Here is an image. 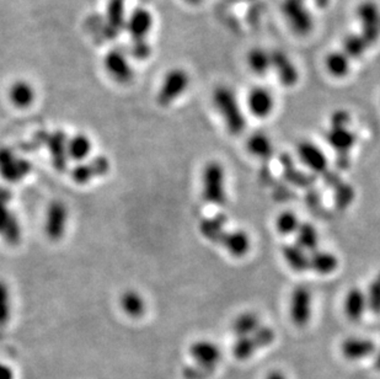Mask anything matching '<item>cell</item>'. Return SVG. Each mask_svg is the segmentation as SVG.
Returning a JSON list of instances; mask_svg holds the SVG:
<instances>
[{
    "label": "cell",
    "mask_w": 380,
    "mask_h": 379,
    "mask_svg": "<svg viewBox=\"0 0 380 379\" xmlns=\"http://www.w3.org/2000/svg\"><path fill=\"white\" fill-rule=\"evenodd\" d=\"M351 114L348 111H334L330 116V124L325 133L326 142L336 151L340 168H347L349 153L356 144V133L349 128Z\"/></svg>",
    "instance_id": "1"
},
{
    "label": "cell",
    "mask_w": 380,
    "mask_h": 379,
    "mask_svg": "<svg viewBox=\"0 0 380 379\" xmlns=\"http://www.w3.org/2000/svg\"><path fill=\"white\" fill-rule=\"evenodd\" d=\"M212 104L223 119L227 131L239 136L246 128V117L237 92L228 85H218L212 92Z\"/></svg>",
    "instance_id": "2"
},
{
    "label": "cell",
    "mask_w": 380,
    "mask_h": 379,
    "mask_svg": "<svg viewBox=\"0 0 380 379\" xmlns=\"http://www.w3.org/2000/svg\"><path fill=\"white\" fill-rule=\"evenodd\" d=\"M225 169L217 160L207 163L201 176L202 196L213 205H223L227 201Z\"/></svg>",
    "instance_id": "3"
},
{
    "label": "cell",
    "mask_w": 380,
    "mask_h": 379,
    "mask_svg": "<svg viewBox=\"0 0 380 379\" xmlns=\"http://www.w3.org/2000/svg\"><path fill=\"white\" fill-rule=\"evenodd\" d=\"M191 85V75L186 69L175 67L166 72L163 77L161 87L158 90L156 101L163 107H169L175 101L185 95Z\"/></svg>",
    "instance_id": "4"
},
{
    "label": "cell",
    "mask_w": 380,
    "mask_h": 379,
    "mask_svg": "<svg viewBox=\"0 0 380 379\" xmlns=\"http://www.w3.org/2000/svg\"><path fill=\"white\" fill-rule=\"evenodd\" d=\"M104 68L109 77L119 84H129L134 78V70L129 53L119 48H112L104 57Z\"/></svg>",
    "instance_id": "5"
},
{
    "label": "cell",
    "mask_w": 380,
    "mask_h": 379,
    "mask_svg": "<svg viewBox=\"0 0 380 379\" xmlns=\"http://www.w3.org/2000/svg\"><path fill=\"white\" fill-rule=\"evenodd\" d=\"M313 296L309 288L298 286L289 298V318L295 326L303 328L312 318Z\"/></svg>",
    "instance_id": "6"
},
{
    "label": "cell",
    "mask_w": 380,
    "mask_h": 379,
    "mask_svg": "<svg viewBox=\"0 0 380 379\" xmlns=\"http://www.w3.org/2000/svg\"><path fill=\"white\" fill-rule=\"evenodd\" d=\"M275 330L268 326H261L255 333L238 338L237 343L234 345V356L238 360H248L254 352L260 348H265L267 345L275 341Z\"/></svg>",
    "instance_id": "7"
},
{
    "label": "cell",
    "mask_w": 380,
    "mask_h": 379,
    "mask_svg": "<svg viewBox=\"0 0 380 379\" xmlns=\"http://www.w3.org/2000/svg\"><path fill=\"white\" fill-rule=\"evenodd\" d=\"M69 210L65 202H52L46 210L45 215V233L50 240L57 242L65 237L68 228Z\"/></svg>",
    "instance_id": "8"
},
{
    "label": "cell",
    "mask_w": 380,
    "mask_h": 379,
    "mask_svg": "<svg viewBox=\"0 0 380 379\" xmlns=\"http://www.w3.org/2000/svg\"><path fill=\"white\" fill-rule=\"evenodd\" d=\"M153 28L154 16L151 10L138 6L127 15L124 31L129 33L132 41H146Z\"/></svg>",
    "instance_id": "9"
},
{
    "label": "cell",
    "mask_w": 380,
    "mask_h": 379,
    "mask_svg": "<svg viewBox=\"0 0 380 379\" xmlns=\"http://www.w3.org/2000/svg\"><path fill=\"white\" fill-rule=\"evenodd\" d=\"M246 107L254 117L267 119L275 111V95L267 87H251L246 95Z\"/></svg>",
    "instance_id": "10"
},
{
    "label": "cell",
    "mask_w": 380,
    "mask_h": 379,
    "mask_svg": "<svg viewBox=\"0 0 380 379\" xmlns=\"http://www.w3.org/2000/svg\"><path fill=\"white\" fill-rule=\"evenodd\" d=\"M190 356L196 365L212 373L222 360V351L217 343L210 340H198L190 346Z\"/></svg>",
    "instance_id": "11"
},
{
    "label": "cell",
    "mask_w": 380,
    "mask_h": 379,
    "mask_svg": "<svg viewBox=\"0 0 380 379\" xmlns=\"http://www.w3.org/2000/svg\"><path fill=\"white\" fill-rule=\"evenodd\" d=\"M271 57H272L271 72H275L281 85L286 87H293L294 85H297L300 74L295 63L291 60V57L280 50H271Z\"/></svg>",
    "instance_id": "12"
},
{
    "label": "cell",
    "mask_w": 380,
    "mask_h": 379,
    "mask_svg": "<svg viewBox=\"0 0 380 379\" xmlns=\"http://www.w3.org/2000/svg\"><path fill=\"white\" fill-rule=\"evenodd\" d=\"M126 0H109L106 5L104 33L107 38H116L121 32L124 31L126 20Z\"/></svg>",
    "instance_id": "13"
},
{
    "label": "cell",
    "mask_w": 380,
    "mask_h": 379,
    "mask_svg": "<svg viewBox=\"0 0 380 379\" xmlns=\"http://www.w3.org/2000/svg\"><path fill=\"white\" fill-rule=\"evenodd\" d=\"M284 16L298 33H305L313 28V18L300 0H287L283 5Z\"/></svg>",
    "instance_id": "14"
},
{
    "label": "cell",
    "mask_w": 380,
    "mask_h": 379,
    "mask_svg": "<svg viewBox=\"0 0 380 379\" xmlns=\"http://www.w3.org/2000/svg\"><path fill=\"white\" fill-rule=\"evenodd\" d=\"M298 156L314 173L322 174L327 169V158L319 146L310 141H303L298 146Z\"/></svg>",
    "instance_id": "15"
},
{
    "label": "cell",
    "mask_w": 380,
    "mask_h": 379,
    "mask_svg": "<svg viewBox=\"0 0 380 379\" xmlns=\"http://www.w3.org/2000/svg\"><path fill=\"white\" fill-rule=\"evenodd\" d=\"M8 96L11 105L20 110H25L33 105L36 100V90L31 82L25 79H18L10 85Z\"/></svg>",
    "instance_id": "16"
},
{
    "label": "cell",
    "mask_w": 380,
    "mask_h": 379,
    "mask_svg": "<svg viewBox=\"0 0 380 379\" xmlns=\"http://www.w3.org/2000/svg\"><path fill=\"white\" fill-rule=\"evenodd\" d=\"M219 245L224 247L225 252L237 259L244 257L250 252L251 239L245 230L225 232L220 239Z\"/></svg>",
    "instance_id": "17"
},
{
    "label": "cell",
    "mask_w": 380,
    "mask_h": 379,
    "mask_svg": "<svg viewBox=\"0 0 380 379\" xmlns=\"http://www.w3.org/2000/svg\"><path fill=\"white\" fill-rule=\"evenodd\" d=\"M376 350L374 343L366 338H348L341 343V352L348 361H361Z\"/></svg>",
    "instance_id": "18"
},
{
    "label": "cell",
    "mask_w": 380,
    "mask_h": 379,
    "mask_svg": "<svg viewBox=\"0 0 380 379\" xmlns=\"http://www.w3.org/2000/svg\"><path fill=\"white\" fill-rule=\"evenodd\" d=\"M344 314L351 321H359L368 309L366 293L359 288H351L344 297Z\"/></svg>",
    "instance_id": "19"
},
{
    "label": "cell",
    "mask_w": 380,
    "mask_h": 379,
    "mask_svg": "<svg viewBox=\"0 0 380 379\" xmlns=\"http://www.w3.org/2000/svg\"><path fill=\"white\" fill-rule=\"evenodd\" d=\"M119 308L126 316L133 319H138L146 314L147 303L138 291L127 289L119 297Z\"/></svg>",
    "instance_id": "20"
},
{
    "label": "cell",
    "mask_w": 380,
    "mask_h": 379,
    "mask_svg": "<svg viewBox=\"0 0 380 379\" xmlns=\"http://www.w3.org/2000/svg\"><path fill=\"white\" fill-rule=\"evenodd\" d=\"M246 64L252 74L257 77H266L272 70L271 50L264 47H254L246 55Z\"/></svg>",
    "instance_id": "21"
},
{
    "label": "cell",
    "mask_w": 380,
    "mask_h": 379,
    "mask_svg": "<svg viewBox=\"0 0 380 379\" xmlns=\"http://www.w3.org/2000/svg\"><path fill=\"white\" fill-rule=\"evenodd\" d=\"M0 173L6 180L16 181L28 173V168L23 160H18L10 151H0Z\"/></svg>",
    "instance_id": "22"
},
{
    "label": "cell",
    "mask_w": 380,
    "mask_h": 379,
    "mask_svg": "<svg viewBox=\"0 0 380 379\" xmlns=\"http://www.w3.org/2000/svg\"><path fill=\"white\" fill-rule=\"evenodd\" d=\"M92 151V142L90 137L84 133H77L67 141V156L78 163L90 156Z\"/></svg>",
    "instance_id": "23"
},
{
    "label": "cell",
    "mask_w": 380,
    "mask_h": 379,
    "mask_svg": "<svg viewBox=\"0 0 380 379\" xmlns=\"http://www.w3.org/2000/svg\"><path fill=\"white\" fill-rule=\"evenodd\" d=\"M339 267V259L332 252L314 250L309 255V269L319 274H330Z\"/></svg>",
    "instance_id": "24"
},
{
    "label": "cell",
    "mask_w": 380,
    "mask_h": 379,
    "mask_svg": "<svg viewBox=\"0 0 380 379\" xmlns=\"http://www.w3.org/2000/svg\"><path fill=\"white\" fill-rule=\"evenodd\" d=\"M227 217L223 215H213L211 218H205L200 223V232L202 237L207 239L208 242L219 244L220 239L224 235L227 229Z\"/></svg>",
    "instance_id": "25"
},
{
    "label": "cell",
    "mask_w": 380,
    "mask_h": 379,
    "mask_svg": "<svg viewBox=\"0 0 380 379\" xmlns=\"http://www.w3.org/2000/svg\"><path fill=\"white\" fill-rule=\"evenodd\" d=\"M349 57H348L344 50H334L329 55H326L325 68L327 73L335 79H342L347 77L351 70V63H349Z\"/></svg>",
    "instance_id": "26"
},
{
    "label": "cell",
    "mask_w": 380,
    "mask_h": 379,
    "mask_svg": "<svg viewBox=\"0 0 380 379\" xmlns=\"http://www.w3.org/2000/svg\"><path fill=\"white\" fill-rule=\"evenodd\" d=\"M260 328H261L260 316H257L256 313H254V311H244L241 314H239L234 319L233 326H232L233 333L238 338L249 336V335L255 333Z\"/></svg>",
    "instance_id": "27"
},
{
    "label": "cell",
    "mask_w": 380,
    "mask_h": 379,
    "mask_svg": "<svg viewBox=\"0 0 380 379\" xmlns=\"http://www.w3.org/2000/svg\"><path fill=\"white\" fill-rule=\"evenodd\" d=\"M246 146L250 154L260 159H268L273 153V143L264 132L252 133L248 138Z\"/></svg>",
    "instance_id": "28"
},
{
    "label": "cell",
    "mask_w": 380,
    "mask_h": 379,
    "mask_svg": "<svg viewBox=\"0 0 380 379\" xmlns=\"http://www.w3.org/2000/svg\"><path fill=\"white\" fill-rule=\"evenodd\" d=\"M282 254L287 265L295 272H305L309 269V255L302 247H298L297 244L286 245Z\"/></svg>",
    "instance_id": "29"
},
{
    "label": "cell",
    "mask_w": 380,
    "mask_h": 379,
    "mask_svg": "<svg viewBox=\"0 0 380 379\" xmlns=\"http://www.w3.org/2000/svg\"><path fill=\"white\" fill-rule=\"evenodd\" d=\"M297 245L302 247L305 252H314L317 249L319 244V234L316 232L315 227L309 223H300L299 228L295 232Z\"/></svg>",
    "instance_id": "30"
},
{
    "label": "cell",
    "mask_w": 380,
    "mask_h": 379,
    "mask_svg": "<svg viewBox=\"0 0 380 379\" xmlns=\"http://www.w3.org/2000/svg\"><path fill=\"white\" fill-rule=\"evenodd\" d=\"M11 309H13V303H11V292L6 282L0 279V326L9 323L11 318Z\"/></svg>",
    "instance_id": "31"
},
{
    "label": "cell",
    "mask_w": 380,
    "mask_h": 379,
    "mask_svg": "<svg viewBox=\"0 0 380 379\" xmlns=\"http://www.w3.org/2000/svg\"><path fill=\"white\" fill-rule=\"evenodd\" d=\"M299 225L300 223H299L297 215L289 210L282 212L276 220V228L278 230V233L283 234V235L295 234Z\"/></svg>",
    "instance_id": "32"
},
{
    "label": "cell",
    "mask_w": 380,
    "mask_h": 379,
    "mask_svg": "<svg viewBox=\"0 0 380 379\" xmlns=\"http://www.w3.org/2000/svg\"><path fill=\"white\" fill-rule=\"evenodd\" d=\"M367 42L364 41L361 35L359 36H354L351 35L344 40V52L349 58H354L358 55H362L364 50H366Z\"/></svg>",
    "instance_id": "33"
},
{
    "label": "cell",
    "mask_w": 380,
    "mask_h": 379,
    "mask_svg": "<svg viewBox=\"0 0 380 379\" xmlns=\"http://www.w3.org/2000/svg\"><path fill=\"white\" fill-rule=\"evenodd\" d=\"M366 296L368 309L374 314H380V274L371 282L368 291H367Z\"/></svg>",
    "instance_id": "34"
},
{
    "label": "cell",
    "mask_w": 380,
    "mask_h": 379,
    "mask_svg": "<svg viewBox=\"0 0 380 379\" xmlns=\"http://www.w3.org/2000/svg\"><path fill=\"white\" fill-rule=\"evenodd\" d=\"M129 57L134 60H146L151 55V46L149 42L146 41H132L129 46Z\"/></svg>",
    "instance_id": "35"
},
{
    "label": "cell",
    "mask_w": 380,
    "mask_h": 379,
    "mask_svg": "<svg viewBox=\"0 0 380 379\" xmlns=\"http://www.w3.org/2000/svg\"><path fill=\"white\" fill-rule=\"evenodd\" d=\"M336 201L341 207H346L349 205L353 200V190L347 185H341L339 191H336Z\"/></svg>",
    "instance_id": "36"
},
{
    "label": "cell",
    "mask_w": 380,
    "mask_h": 379,
    "mask_svg": "<svg viewBox=\"0 0 380 379\" xmlns=\"http://www.w3.org/2000/svg\"><path fill=\"white\" fill-rule=\"evenodd\" d=\"M0 379H14L13 370L3 362H0Z\"/></svg>",
    "instance_id": "37"
},
{
    "label": "cell",
    "mask_w": 380,
    "mask_h": 379,
    "mask_svg": "<svg viewBox=\"0 0 380 379\" xmlns=\"http://www.w3.org/2000/svg\"><path fill=\"white\" fill-rule=\"evenodd\" d=\"M266 379H287V377L281 370H271L270 373L266 375Z\"/></svg>",
    "instance_id": "38"
},
{
    "label": "cell",
    "mask_w": 380,
    "mask_h": 379,
    "mask_svg": "<svg viewBox=\"0 0 380 379\" xmlns=\"http://www.w3.org/2000/svg\"><path fill=\"white\" fill-rule=\"evenodd\" d=\"M183 1H185V3L188 5H198L201 4L203 0H183Z\"/></svg>",
    "instance_id": "39"
},
{
    "label": "cell",
    "mask_w": 380,
    "mask_h": 379,
    "mask_svg": "<svg viewBox=\"0 0 380 379\" xmlns=\"http://www.w3.org/2000/svg\"><path fill=\"white\" fill-rule=\"evenodd\" d=\"M376 363H378V367H380V353L379 356H378V361H376Z\"/></svg>",
    "instance_id": "40"
}]
</instances>
